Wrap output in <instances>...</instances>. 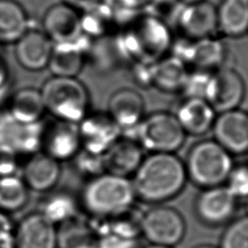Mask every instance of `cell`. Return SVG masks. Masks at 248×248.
Segmentation results:
<instances>
[{"label": "cell", "instance_id": "1", "mask_svg": "<svg viewBox=\"0 0 248 248\" xmlns=\"http://www.w3.org/2000/svg\"><path fill=\"white\" fill-rule=\"evenodd\" d=\"M131 181L137 200L156 205L177 197L188 179L183 160L175 153H149Z\"/></svg>", "mask_w": 248, "mask_h": 248}, {"label": "cell", "instance_id": "2", "mask_svg": "<svg viewBox=\"0 0 248 248\" xmlns=\"http://www.w3.org/2000/svg\"><path fill=\"white\" fill-rule=\"evenodd\" d=\"M136 195L130 178L108 171L85 180L78 202L91 218H108L131 207Z\"/></svg>", "mask_w": 248, "mask_h": 248}, {"label": "cell", "instance_id": "3", "mask_svg": "<svg viewBox=\"0 0 248 248\" xmlns=\"http://www.w3.org/2000/svg\"><path fill=\"white\" fill-rule=\"evenodd\" d=\"M117 49L124 61L155 63L168 55L172 42L165 24L155 16L135 23L120 39Z\"/></svg>", "mask_w": 248, "mask_h": 248}, {"label": "cell", "instance_id": "4", "mask_svg": "<svg viewBox=\"0 0 248 248\" xmlns=\"http://www.w3.org/2000/svg\"><path fill=\"white\" fill-rule=\"evenodd\" d=\"M183 163L187 179L201 190L224 185L234 165L232 155L213 139L192 144Z\"/></svg>", "mask_w": 248, "mask_h": 248}, {"label": "cell", "instance_id": "5", "mask_svg": "<svg viewBox=\"0 0 248 248\" xmlns=\"http://www.w3.org/2000/svg\"><path fill=\"white\" fill-rule=\"evenodd\" d=\"M40 90L46 110L54 119L78 124L90 111L88 89L77 78L52 76Z\"/></svg>", "mask_w": 248, "mask_h": 248}, {"label": "cell", "instance_id": "6", "mask_svg": "<svg viewBox=\"0 0 248 248\" xmlns=\"http://www.w3.org/2000/svg\"><path fill=\"white\" fill-rule=\"evenodd\" d=\"M122 137L136 140L149 153H175L187 136L171 111H154L145 114L133 129L123 132Z\"/></svg>", "mask_w": 248, "mask_h": 248}, {"label": "cell", "instance_id": "7", "mask_svg": "<svg viewBox=\"0 0 248 248\" xmlns=\"http://www.w3.org/2000/svg\"><path fill=\"white\" fill-rule=\"evenodd\" d=\"M185 233V219L174 207L156 204L141 214L140 235L150 244L174 247Z\"/></svg>", "mask_w": 248, "mask_h": 248}, {"label": "cell", "instance_id": "8", "mask_svg": "<svg viewBox=\"0 0 248 248\" xmlns=\"http://www.w3.org/2000/svg\"><path fill=\"white\" fill-rule=\"evenodd\" d=\"M45 122L24 123L11 116L6 110L0 112V149L18 158L28 157L41 151Z\"/></svg>", "mask_w": 248, "mask_h": 248}, {"label": "cell", "instance_id": "9", "mask_svg": "<svg viewBox=\"0 0 248 248\" xmlns=\"http://www.w3.org/2000/svg\"><path fill=\"white\" fill-rule=\"evenodd\" d=\"M238 202L225 185L202 189L194 201V213L206 227L226 226L234 218Z\"/></svg>", "mask_w": 248, "mask_h": 248}, {"label": "cell", "instance_id": "10", "mask_svg": "<svg viewBox=\"0 0 248 248\" xmlns=\"http://www.w3.org/2000/svg\"><path fill=\"white\" fill-rule=\"evenodd\" d=\"M81 148L104 155L122 136L120 127L107 111H89L78 123Z\"/></svg>", "mask_w": 248, "mask_h": 248}, {"label": "cell", "instance_id": "11", "mask_svg": "<svg viewBox=\"0 0 248 248\" xmlns=\"http://www.w3.org/2000/svg\"><path fill=\"white\" fill-rule=\"evenodd\" d=\"M246 94L242 76L233 68L222 67L215 71L206 101L217 113L239 108Z\"/></svg>", "mask_w": 248, "mask_h": 248}, {"label": "cell", "instance_id": "12", "mask_svg": "<svg viewBox=\"0 0 248 248\" xmlns=\"http://www.w3.org/2000/svg\"><path fill=\"white\" fill-rule=\"evenodd\" d=\"M213 140L231 155L248 152V112L235 108L217 113L212 126Z\"/></svg>", "mask_w": 248, "mask_h": 248}, {"label": "cell", "instance_id": "13", "mask_svg": "<svg viewBox=\"0 0 248 248\" xmlns=\"http://www.w3.org/2000/svg\"><path fill=\"white\" fill-rule=\"evenodd\" d=\"M81 149L77 123L54 119L44 125L41 151L59 163L71 161Z\"/></svg>", "mask_w": 248, "mask_h": 248}, {"label": "cell", "instance_id": "14", "mask_svg": "<svg viewBox=\"0 0 248 248\" xmlns=\"http://www.w3.org/2000/svg\"><path fill=\"white\" fill-rule=\"evenodd\" d=\"M16 248H57V226L40 211L26 214L15 226Z\"/></svg>", "mask_w": 248, "mask_h": 248}, {"label": "cell", "instance_id": "15", "mask_svg": "<svg viewBox=\"0 0 248 248\" xmlns=\"http://www.w3.org/2000/svg\"><path fill=\"white\" fill-rule=\"evenodd\" d=\"M91 44L90 38L84 34L73 42L53 44L47 65L52 76L77 78L86 63Z\"/></svg>", "mask_w": 248, "mask_h": 248}, {"label": "cell", "instance_id": "16", "mask_svg": "<svg viewBox=\"0 0 248 248\" xmlns=\"http://www.w3.org/2000/svg\"><path fill=\"white\" fill-rule=\"evenodd\" d=\"M15 45L16 59L24 70L39 72L47 68L53 43L44 31L31 27Z\"/></svg>", "mask_w": 248, "mask_h": 248}, {"label": "cell", "instance_id": "17", "mask_svg": "<svg viewBox=\"0 0 248 248\" xmlns=\"http://www.w3.org/2000/svg\"><path fill=\"white\" fill-rule=\"evenodd\" d=\"M61 173V163L38 151L26 157L20 176L30 191L48 193L58 184Z\"/></svg>", "mask_w": 248, "mask_h": 248}, {"label": "cell", "instance_id": "18", "mask_svg": "<svg viewBox=\"0 0 248 248\" xmlns=\"http://www.w3.org/2000/svg\"><path fill=\"white\" fill-rule=\"evenodd\" d=\"M177 25L186 39L196 41L212 37L217 30L216 7L206 0L183 5L177 13Z\"/></svg>", "mask_w": 248, "mask_h": 248}, {"label": "cell", "instance_id": "19", "mask_svg": "<svg viewBox=\"0 0 248 248\" xmlns=\"http://www.w3.org/2000/svg\"><path fill=\"white\" fill-rule=\"evenodd\" d=\"M43 27L53 44L73 42L83 34L78 11L64 2L47 9L44 16Z\"/></svg>", "mask_w": 248, "mask_h": 248}, {"label": "cell", "instance_id": "20", "mask_svg": "<svg viewBox=\"0 0 248 248\" xmlns=\"http://www.w3.org/2000/svg\"><path fill=\"white\" fill-rule=\"evenodd\" d=\"M186 136L200 137L211 131L217 112L204 99L186 98L176 104L171 111Z\"/></svg>", "mask_w": 248, "mask_h": 248}, {"label": "cell", "instance_id": "21", "mask_svg": "<svg viewBox=\"0 0 248 248\" xmlns=\"http://www.w3.org/2000/svg\"><path fill=\"white\" fill-rule=\"evenodd\" d=\"M107 112L123 133L136 127L144 117L145 103L137 90L121 87L109 96Z\"/></svg>", "mask_w": 248, "mask_h": 248}, {"label": "cell", "instance_id": "22", "mask_svg": "<svg viewBox=\"0 0 248 248\" xmlns=\"http://www.w3.org/2000/svg\"><path fill=\"white\" fill-rule=\"evenodd\" d=\"M144 156V150L136 140L121 136L104 154L106 170L130 178L138 170Z\"/></svg>", "mask_w": 248, "mask_h": 248}, {"label": "cell", "instance_id": "23", "mask_svg": "<svg viewBox=\"0 0 248 248\" xmlns=\"http://www.w3.org/2000/svg\"><path fill=\"white\" fill-rule=\"evenodd\" d=\"M6 111L18 121L38 123L46 112L40 89L23 87L11 93L6 102Z\"/></svg>", "mask_w": 248, "mask_h": 248}, {"label": "cell", "instance_id": "24", "mask_svg": "<svg viewBox=\"0 0 248 248\" xmlns=\"http://www.w3.org/2000/svg\"><path fill=\"white\" fill-rule=\"evenodd\" d=\"M217 12V30L231 38L248 32V0H222Z\"/></svg>", "mask_w": 248, "mask_h": 248}, {"label": "cell", "instance_id": "25", "mask_svg": "<svg viewBox=\"0 0 248 248\" xmlns=\"http://www.w3.org/2000/svg\"><path fill=\"white\" fill-rule=\"evenodd\" d=\"M30 28V18L18 2L0 0V44L16 43Z\"/></svg>", "mask_w": 248, "mask_h": 248}, {"label": "cell", "instance_id": "26", "mask_svg": "<svg viewBox=\"0 0 248 248\" xmlns=\"http://www.w3.org/2000/svg\"><path fill=\"white\" fill-rule=\"evenodd\" d=\"M79 209L78 197L67 190H52L43 200L39 211L55 226H59L77 218Z\"/></svg>", "mask_w": 248, "mask_h": 248}, {"label": "cell", "instance_id": "27", "mask_svg": "<svg viewBox=\"0 0 248 248\" xmlns=\"http://www.w3.org/2000/svg\"><path fill=\"white\" fill-rule=\"evenodd\" d=\"M188 73L183 62L167 55L154 63L153 87L165 93H180Z\"/></svg>", "mask_w": 248, "mask_h": 248}, {"label": "cell", "instance_id": "28", "mask_svg": "<svg viewBox=\"0 0 248 248\" xmlns=\"http://www.w3.org/2000/svg\"><path fill=\"white\" fill-rule=\"evenodd\" d=\"M226 48L224 45L212 37L192 42L190 64L194 69L215 72L224 67Z\"/></svg>", "mask_w": 248, "mask_h": 248}, {"label": "cell", "instance_id": "29", "mask_svg": "<svg viewBox=\"0 0 248 248\" xmlns=\"http://www.w3.org/2000/svg\"><path fill=\"white\" fill-rule=\"evenodd\" d=\"M98 237L78 217L57 226V248H97Z\"/></svg>", "mask_w": 248, "mask_h": 248}, {"label": "cell", "instance_id": "30", "mask_svg": "<svg viewBox=\"0 0 248 248\" xmlns=\"http://www.w3.org/2000/svg\"><path fill=\"white\" fill-rule=\"evenodd\" d=\"M30 190L20 175L0 177V211L16 213L27 204Z\"/></svg>", "mask_w": 248, "mask_h": 248}, {"label": "cell", "instance_id": "31", "mask_svg": "<svg viewBox=\"0 0 248 248\" xmlns=\"http://www.w3.org/2000/svg\"><path fill=\"white\" fill-rule=\"evenodd\" d=\"M219 248H248V215L233 218L223 231Z\"/></svg>", "mask_w": 248, "mask_h": 248}, {"label": "cell", "instance_id": "32", "mask_svg": "<svg viewBox=\"0 0 248 248\" xmlns=\"http://www.w3.org/2000/svg\"><path fill=\"white\" fill-rule=\"evenodd\" d=\"M76 172L85 180L106 172L104 155L96 154L81 148L71 160Z\"/></svg>", "mask_w": 248, "mask_h": 248}, {"label": "cell", "instance_id": "33", "mask_svg": "<svg viewBox=\"0 0 248 248\" xmlns=\"http://www.w3.org/2000/svg\"><path fill=\"white\" fill-rule=\"evenodd\" d=\"M214 72L194 69L189 71L180 93L186 98L206 100Z\"/></svg>", "mask_w": 248, "mask_h": 248}, {"label": "cell", "instance_id": "34", "mask_svg": "<svg viewBox=\"0 0 248 248\" xmlns=\"http://www.w3.org/2000/svg\"><path fill=\"white\" fill-rule=\"evenodd\" d=\"M224 185L238 201L248 199V163L233 165Z\"/></svg>", "mask_w": 248, "mask_h": 248}, {"label": "cell", "instance_id": "35", "mask_svg": "<svg viewBox=\"0 0 248 248\" xmlns=\"http://www.w3.org/2000/svg\"><path fill=\"white\" fill-rule=\"evenodd\" d=\"M153 66L154 63L144 62H135L132 64L131 75L138 86L143 89L153 87Z\"/></svg>", "mask_w": 248, "mask_h": 248}, {"label": "cell", "instance_id": "36", "mask_svg": "<svg viewBox=\"0 0 248 248\" xmlns=\"http://www.w3.org/2000/svg\"><path fill=\"white\" fill-rule=\"evenodd\" d=\"M97 248H138V239L107 232L98 236Z\"/></svg>", "mask_w": 248, "mask_h": 248}, {"label": "cell", "instance_id": "37", "mask_svg": "<svg viewBox=\"0 0 248 248\" xmlns=\"http://www.w3.org/2000/svg\"><path fill=\"white\" fill-rule=\"evenodd\" d=\"M15 226L11 216L0 211V248H16Z\"/></svg>", "mask_w": 248, "mask_h": 248}, {"label": "cell", "instance_id": "38", "mask_svg": "<svg viewBox=\"0 0 248 248\" xmlns=\"http://www.w3.org/2000/svg\"><path fill=\"white\" fill-rule=\"evenodd\" d=\"M18 157L0 149V177L17 174L19 169Z\"/></svg>", "mask_w": 248, "mask_h": 248}, {"label": "cell", "instance_id": "39", "mask_svg": "<svg viewBox=\"0 0 248 248\" xmlns=\"http://www.w3.org/2000/svg\"><path fill=\"white\" fill-rule=\"evenodd\" d=\"M12 79L9 68L0 56V107L6 105V102L11 95Z\"/></svg>", "mask_w": 248, "mask_h": 248}, {"label": "cell", "instance_id": "40", "mask_svg": "<svg viewBox=\"0 0 248 248\" xmlns=\"http://www.w3.org/2000/svg\"><path fill=\"white\" fill-rule=\"evenodd\" d=\"M104 0H64V3L70 5L77 11L86 12L99 6Z\"/></svg>", "mask_w": 248, "mask_h": 248}, {"label": "cell", "instance_id": "41", "mask_svg": "<svg viewBox=\"0 0 248 248\" xmlns=\"http://www.w3.org/2000/svg\"><path fill=\"white\" fill-rule=\"evenodd\" d=\"M149 0H118V2H121L123 5H128L130 7H133L135 5H140L141 3H147Z\"/></svg>", "mask_w": 248, "mask_h": 248}, {"label": "cell", "instance_id": "42", "mask_svg": "<svg viewBox=\"0 0 248 248\" xmlns=\"http://www.w3.org/2000/svg\"><path fill=\"white\" fill-rule=\"evenodd\" d=\"M202 1H205V0H178V2H180L182 5H191V4H196Z\"/></svg>", "mask_w": 248, "mask_h": 248}, {"label": "cell", "instance_id": "43", "mask_svg": "<svg viewBox=\"0 0 248 248\" xmlns=\"http://www.w3.org/2000/svg\"><path fill=\"white\" fill-rule=\"evenodd\" d=\"M193 248H219V247L211 245V244H199V245L194 246Z\"/></svg>", "mask_w": 248, "mask_h": 248}, {"label": "cell", "instance_id": "44", "mask_svg": "<svg viewBox=\"0 0 248 248\" xmlns=\"http://www.w3.org/2000/svg\"><path fill=\"white\" fill-rule=\"evenodd\" d=\"M143 248H173V247H169V246H163V245H156V244H148Z\"/></svg>", "mask_w": 248, "mask_h": 248}, {"label": "cell", "instance_id": "45", "mask_svg": "<svg viewBox=\"0 0 248 248\" xmlns=\"http://www.w3.org/2000/svg\"><path fill=\"white\" fill-rule=\"evenodd\" d=\"M245 209H246V213L248 215V199L245 201Z\"/></svg>", "mask_w": 248, "mask_h": 248}, {"label": "cell", "instance_id": "46", "mask_svg": "<svg viewBox=\"0 0 248 248\" xmlns=\"http://www.w3.org/2000/svg\"><path fill=\"white\" fill-rule=\"evenodd\" d=\"M247 34H248V32H247Z\"/></svg>", "mask_w": 248, "mask_h": 248}, {"label": "cell", "instance_id": "47", "mask_svg": "<svg viewBox=\"0 0 248 248\" xmlns=\"http://www.w3.org/2000/svg\"><path fill=\"white\" fill-rule=\"evenodd\" d=\"M247 153H248V152H247Z\"/></svg>", "mask_w": 248, "mask_h": 248}]
</instances>
